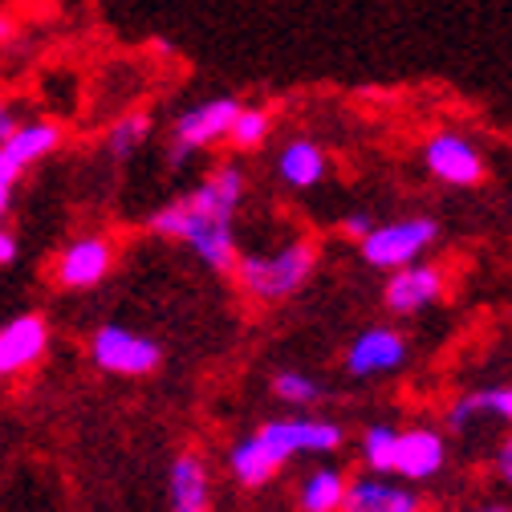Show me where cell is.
<instances>
[{
  "instance_id": "12",
  "label": "cell",
  "mask_w": 512,
  "mask_h": 512,
  "mask_svg": "<svg viewBox=\"0 0 512 512\" xmlns=\"http://www.w3.org/2000/svg\"><path fill=\"white\" fill-rule=\"evenodd\" d=\"M447 464V443L439 431L431 427H407L399 431V456H395V472L407 480H431L439 476Z\"/></svg>"
},
{
  "instance_id": "8",
  "label": "cell",
  "mask_w": 512,
  "mask_h": 512,
  "mask_svg": "<svg viewBox=\"0 0 512 512\" xmlns=\"http://www.w3.org/2000/svg\"><path fill=\"white\" fill-rule=\"evenodd\" d=\"M403 362H407V342H403V334L382 330V326L362 330V334L350 342V350H346V370H350L354 378L391 374V370H399Z\"/></svg>"
},
{
  "instance_id": "21",
  "label": "cell",
  "mask_w": 512,
  "mask_h": 512,
  "mask_svg": "<svg viewBox=\"0 0 512 512\" xmlns=\"http://www.w3.org/2000/svg\"><path fill=\"white\" fill-rule=\"evenodd\" d=\"M273 395L289 407H313L317 399H322V387L309 378V374H297V370H281L273 378Z\"/></svg>"
},
{
  "instance_id": "13",
  "label": "cell",
  "mask_w": 512,
  "mask_h": 512,
  "mask_svg": "<svg viewBox=\"0 0 512 512\" xmlns=\"http://www.w3.org/2000/svg\"><path fill=\"white\" fill-rule=\"evenodd\" d=\"M342 512H423V500L411 488L391 484V480H382V476L370 472L362 480H350Z\"/></svg>"
},
{
  "instance_id": "5",
  "label": "cell",
  "mask_w": 512,
  "mask_h": 512,
  "mask_svg": "<svg viewBox=\"0 0 512 512\" xmlns=\"http://www.w3.org/2000/svg\"><path fill=\"white\" fill-rule=\"evenodd\" d=\"M261 443L269 447V456L277 464H289L293 456H326L342 447V427L330 419H269L261 431Z\"/></svg>"
},
{
  "instance_id": "16",
  "label": "cell",
  "mask_w": 512,
  "mask_h": 512,
  "mask_svg": "<svg viewBox=\"0 0 512 512\" xmlns=\"http://www.w3.org/2000/svg\"><path fill=\"white\" fill-rule=\"evenodd\" d=\"M61 147V126L57 122H21L9 143H0V151H5L21 171L41 163L45 155H53Z\"/></svg>"
},
{
  "instance_id": "18",
  "label": "cell",
  "mask_w": 512,
  "mask_h": 512,
  "mask_svg": "<svg viewBox=\"0 0 512 512\" xmlns=\"http://www.w3.org/2000/svg\"><path fill=\"white\" fill-rule=\"evenodd\" d=\"M228 468L244 488H261L281 472V464L269 456V447L261 443V435H244L228 452Z\"/></svg>"
},
{
  "instance_id": "3",
  "label": "cell",
  "mask_w": 512,
  "mask_h": 512,
  "mask_svg": "<svg viewBox=\"0 0 512 512\" xmlns=\"http://www.w3.org/2000/svg\"><path fill=\"white\" fill-rule=\"evenodd\" d=\"M439 236L431 216H407V220H391L374 228L358 248H362V261L374 269H407L419 261V252L431 248V240Z\"/></svg>"
},
{
  "instance_id": "31",
  "label": "cell",
  "mask_w": 512,
  "mask_h": 512,
  "mask_svg": "<svg viewBox=\"0 0 512 512\" xmlns=\"http://www.w3.org/2000/svg\"><path fill=\"white\" fill-rule=\"evenodd\" d=\"M480 512H512V508H508V504H484Z\"/></svg>"
},
{
  "instance_id": "28",
  "label": "cell",
  "mask_w": 512,
  "mask_h": 512,
  "mask_svg": "<svg viewBox=\"0 0 512 512\" xmlns=\"http://www.w3.org/2000/svg\"><path fill=\"white\" fill-rule=\"evenodd\" d=\"M17 114H13V106L5 102V98H0V143H9L13 139V131H17Z\"/></svg>"
},
{
  "instance_id": "25",
  "label": "cell",
  "mask_w": 512,
  "mask_h": 512,
  "mask_svg": "<svg viewBox=\"0 0 512 512\" xmlns=\"http://www.w3.org/2000/svg\"><path fill=\"white\" fill-rule=\"evenodd\" d=\"M17 179H21V167L0 151V212L9 208V200H13V187H17Z\"/></svg>"
},
{
  "instance_id": "26",
  "label": "cell",
  "mask_w": 512,
  "mask_h": 512,
  "mask_svg": "<svg viewBox=\"0 0 512 512\" xmlns=\"http://www.w3.org/2000/svg\"><path fill=\"white\" fill-rule=\"evenodd\" d=\"M342 232H346V236H354V240L362 244V240L374 232V220H370L366 212H350V216L342 220Z\"/></svg>"
},
{
  "instance_id": "1",
  "label": "cell",
  "mask_w": 512,
  "mask_h": 512,
  "mask_svg": "<svg viewBox=\"0 0 512 512\" xmlns=\"http://www.w3.org/2000/svg\"><path fill=\"white\" fill-rule=\"evenodd\" d=\"M240 200H244V171L236 163H220L196 191H187V196L159 208L151 216V228L159 236L187 244L208 269L228 273L240 261L236 236H232V220H236Z\"/></svg>"
},
{
  "instance_id": "7",
  "label": "cell",
  "mask_w": 512,
  "mask_h": 512,
  "mask_svg": "<svg viewBox=\"0 0 512 512\" xmlns=\"http://www.w3.org/2000/svg\"><path fill=\"white\" fill-rule=\"evenodd\" d=\"M423 167H427L439 183H447V187H476V183H484V155L476 151L472 139L452 135V131L427 139V147H423Z\"/></svg>"
},
{
  "instance_id": "15",
  "label": "cell",
  "mask_w": 512,
  "mask_h": 512,
  "mask_svg": "<svg viewBox=\"0 0 512 512\" xmlns=\"http://www.w3.org/2000/svg\"><path fill=\"white\" fill-rule=\"evenodd\" d=\"M277 175H281V183L293 187V191L317 187V183L326 179V155H322V147L309 143V139L285 143L281 155H277Z\"/></svg>"
},
{
  "instance_id": "4",
  "label": "cell",
  "mask_w": 512,
  "mask_h": 512,
  "mask_svg": "<svg viewBox=\"0 0 512 512\" xmlns=\"http://www.w3.org/2000/svg\"><path fill=\"white\" fill-rule=\"evenodd\" d=\"M90 358L94 366L110 370V374H126V378H143L155 374L163 362V350L155 338L135 334L126 326H98L90 338Z\"/></svg>"
},
{
  "instance_id": "6",
  "label": "cell",
  "mask_w": 512,
  "mask_h": 512,
  "mask_svg": "<svg viewBox=\"0 0 512 512\" xmlns=\"http://www.w3.org/2000/svg\"><path fill=\"white\" fill-rule=\"evenodd\" d=\"M240 114V102L236 98H212V102H200L179 114L175 122V143H171V163L179 167L187 155H196L204 147H212L216 139H228L232 135V122Z\"/></svg>"
},
{
  "instance_id": "14",
  "label": "cell",
  "mask_w": 512,
  "mask_h": 512,
  "mask_svg": "<svg viewBox=\"0 0 512 512\" xmlns=\"http://www.w3.org/2000/svg\"><path fill=\"white\" fill-rule=\"evenodd\" d=\"M167 488H171V512H208V468L200 456H175L171 472H167Z\"/></svg>"
},
{
  "instance_id": "17",
  "label": "cell",
  "mask_w": 512,
  "mask_h": 512,
  "mask_svg": "<svg viewBox=\"0 0 512 512\" xmlns=\"http://www.w3.org/2000/svg\"><path fill=\"white\" fill-rule=\"evenodd\" d=\"M346 492H350V480L338 468L326 464V468H313L301 480L297 504H301V512H342L346 508Z\"/></svg>"
},
{
  "instance_id": "30",
  "label": "cell",
  "mask_w": 512,
  "mask_h": 512,
  "mask_svg": "<svg viewBox=\"0 0 512 512\" xmlns=\"http://www.w3.org/2000/svg\"><path fill=\"white\" fill-rule=\"evenodd\" d=\"M13 29H17V25H13V17L0 13V41H9V37H13Z\"/></svg>"
},
{
  "instance_id": "9",
  "label": "cell",
  "mask_w": 512,
  "mask_h": 512,
  "mask_svg": "<svg viewBox=\"0 0 512 512\" xmlns=\"http://www.w3.org/2000/svg\"><path fill=\"white\" fill-rule=\"evenodd\" d=\"M114 265V248L102 236H82L66 244V252L57 256V285L61 289H90L98 285Z\"/></svg>"
},
{
  "instance_id": "22",
  "label": "cell",
  "mask_w": 512,
  "mask_h": 512,
  "mask_svg": "<svg viewBox=\"0 0 512 512\" xmlns=\"http://www.w3.org/2000/svg\"><path fill=\"white\" fill-rule=\"evenodd\" d=\"M265 135H269V114L261 110V106H240V114H236V122H232V147H240V151H252V147H261L265 143Z\"/></svg>"
},
{
  "instance_id": "27",
  "label": "cell",
  "mask_w": 512,
  "mask_h": 512,
  "mask_svg": "<svg viewBox=\"0 0 512 512\" xmlns=\"http://www.w3.org/2000/svg\"><path fill=\"white\" fill-rule=\"evenodd\" d=\"M496 472H500V480L512 488V435L500 443V452H496Z\"/></svg>"
},
{
  "instance_id": "24",
  "label": "cell",
  "mask_w": 512,
  "mask_h": 512,
  "mask_svg": "<svg viewBox=\"0 0 512 512\" xmlns=\"http://www.w3.org/2000/svg\"><path fill=\"white\" fill-rule=\"evenodd\" d=\"M484 411H480V395L472 391V395H460L452 407H447V427H456V431H464V427H472V419H480Z\"/></svg>"
},
{
  "instance_id": "11",
  "label": "cell",
  "mask_w": 512,
  "mask_h": 512,
  "mask_svg": "<svg viewBox=\"0 0 512 512\" xmlns=\"http://www.w3.org/2000/svg\"><path fill=\"white\" fill-rule=\"evenodd\" d=\"M443 293V269L435 265H407V269H395L391 281H387V293H382V301H387L391 313H419L427 309L435 297Z\"/></svg>"
},
{
  "instance_id": "19",
  "label": "cell",
  "mask_w": 512,
  "mask_h": 512,
  "mask_svg": "<svg viewBox=\"0 0 512 512\" xmlns=\"http://www.w3.org/2000/svg\"><path fill=\"white\" fill-rule=\"evenodd\" d=\"M358 452H362V464L374 472V476H387L395 472V456H399V431L387 427V423H374L362 431V443H358Z\"/></svg>"
},
{
  "instance_id": "2",
  "label": "cell",
  "mask_w": 512,
  "mask_h": 512,
  "mask_svg": "<svg viewBox=\"0 0 512 512\" xmlns=\"http://www.w3.org/2000/svg\"><path fill=\"white\" fill-rule=\"evenodd\" d=\"M317 265V244L313 240H289L277 252H252L236 261V281L256 301H285L293 297Z\"/></svg>"
},
{
  "instance_id": "29",
  "label": "cell",
  "mask_w": 512,
  "mask_h": 512,
  "mask_svg": "<svg viewBox=\"0 0 512 512\" xmlns=\"http://www.w3.org/2000/svg\"><path fill=\"white\" fill-rule=\"evenodd\" d=\"M13 256H17V240H13L5 228H0V265H9Z\"/></svg>"
},
{
  "instance_id": "20",
  "label": "cell",
  "mask_w": 512,
  "mask_h": 512,
  "mask_svg": "<svg viewBox=\"0 0 512 512\" xmlns=\"http://www.w3.org/2000/svg\"><path fill=\"white\" fill-rule=\"evenodd\" d=\"M151 135V118L147 114H122L118 122H110V131H106V151L114 159H126V155H135V147H143Z\"/></svg>"
},
{
  "instance_id": "10",
  "label": "cell",
  "mask_w": 512,
  "mask_h": 512,
  "mask_svg": "<svg viewBox=\"0 0 512 512\" xmlns=\"http://www.w3.org/2000/svg\"><path fill=\"white\" fill-rule=\"evenodd\" d=\"M49 346V326L37 313H21L0 330V378H13L29 370Z\"/></svg>"
},
{
  "instance_id": "23",
  "label": "cell",
  "mask_w": 512,
  "mask_h": 512,
  "mask_svg": "<svg viewBox=\"0 0 512 512\" xmlns=\"http://www.w3.org/2000/svg\"><path fill=\"white\" fill-rule=\"evenodd\" d=\"M476 395H480V411L488 419L512 423V387H492V391H476Z\"/></svg>"
}]
</instances>
